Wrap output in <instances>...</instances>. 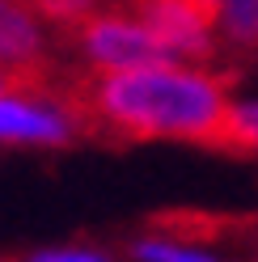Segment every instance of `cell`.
<instances>
[{
	"label": "cell",
	"mask_w": 258,
	"mask_h": 262,
	"mask_svg": "<svg viewBox=\"0 0 258 262\" xmlns=\"http://www.w3.org/2000/svg\"><path fill=\"white\" fill-rule=\"evenodd\" d=\"M136 17L174 63H216V0H136Z\"/></svg>",
	"instance_id": "cell-3"
},
{
	"label": "cell",
	"mask_w": 258,
	"mask_h": 262,
	"mask_svg": "<svg viewBox=\"0 0 258 262\" xmlns=\"http://www.w3.org/2000/svg\"><path fill=\"white\" fill-rule=\"evenodd\" d=\"M5 93H17V80H13L9 72H0V97H5Z\"/></svg>",
	"instance_id": "cell-11"
},
{
	"label": "cell",
	"mask_w": 258,
	"mask_h": 262,
	"mask_svg": "<svg viewBox=\"0 0 258 262\" xmlns=\"http://www.w3.org/2000/svg\"><path fill=\"white\" fill-rule=\"evenodd\" d=\"M165 241H216V237H233L241 228H254V220H233V216H212V211H157L148 220Z\"/></svg>",
	"instance_id": "cell-5"
},
{
	"label": "cell",
	"mask_w": 258,
	"mask_h": 262,
	"mask_svg": "<svg viewBox=\"0 0 258 262\" xmlns=\"http://www.w3.org/2000/svg\"><path fill=\"white\" fill-rule=\"evenodd\" d=\"M0 262H13V258H0Z\"/></svg>",
	"instance_id": "cell-12"
},
{
	"label": "cell",
	"mask_w": 258,
	"mask_h": 262,
	"mask_svg": "<svg viewBox=\"0 0 258 262\" xmlns=\"http://www.w3.org/2000/svg\"><path fill=\"white\" fill-rule=\"evenodd\" d=\"M22 9H30L38 21L55 26L59 34L63 30L80 26L85 17H93V13H106V0H17Z\"/></svg>",
	"instance_id": "cell-8"
},
{
	"label": "cell",
	"mask_w": 258,
	"mask_h": 262,
	"mask_svg": "<svg viewBox=\"0 0 258 262\" xmlns=\"http://www.w3.org/2000/svg\"><path fill=\"white\" fill-rule=\"evenodd\" d=\"M0 72L17 80V93H51L63 76L51 59L42 21L17 0H0Z\"/></svg>",
	"instance_id": "cell-4"
},
{
	"label": "cell",
	"mask_w": 258,
	"mask_h": 262,
	"mask_svg": "<svg viewBox=\"0 0 258 262\" xmlns=\"http://www.w3.org/2000/svg\"><path fill=\"white\" fill-rule=\"evenodd\" d=\"M30 262H106V258L89 250H47V254H34Z\"/></svg>",
	"instance_id": "cell-10"
},
{
	"label": "cell",
	"mask_w": 258,
	"mask_h": 262,
	"mask_svg": "<svg viewBox=\"0 0 258 262\" xmlns=\"http://www.w3.org/2000/svg\"><path fill=\"white\" fill-rule=\"evenodd\" d=\"M216 38L233 51H258V0H216Z\"/></svg>",
	"instance_id": "cell-6"
},
{
	"label": "cell",
	"mask_w": 258,
	"mask_h": 262,
	"mask_svg": "<svg viewBox=\"0 0 258 262\" xmlns=\"http://www.w3.org/2000/svg\"><path fill=\"white\" fill-rule=\"evenodd\" d=\"M136 258L140 262H216V258H207L199 250H190V245H178V241H140L136 245Z\"/></svg>",
	"instance_id": "cell-9"
},
{
	"label": "cell",
	"mask_w": 258,
	"mask_h": 262,
	"mask_svg": "<svg viewBox=\"0 0 258 262\" xmlns=\"http://www.w3.org/2000/svg\"><path fill=\"white\" fill-rule=\"evenodd\" d=\"M63 42L76 47V55L85 59V72H127V68H153V63H174L165 55L144 21L136 13L106 9L93 13L80 26L63 30Z\"/></svg>",
	"instance_id": "cell-2"
},
{
	"label": "cell",
	"mask_w": 258,
	"mask_h": 262,
	"mask_svg": "<svg viewBox=\"0 0 258 262\" xmlns=\"http://www.w3.org/2000/svg\"><path fill=\"white\" fill-rule=\"evenodd\" d=\"M220 152H233V157H258V97H254V102H233V106H229Z\"/></svg>",
	"instance_id": "cell-7"
},
{
	"label": "cell",
	"mask_w": 258,
	"mask_h": 262,
	"mask_svg": "<svg viewBox=\"0 0 258 262\" xmlns=\"http://www.w3.org/2000/svg\"><path fill=\"white\" fill-rule=\"evenodd\" d=\"M55 97L80 127V140L144 144L182 140L220 152L229 119V76L195 63H153L127 72H63Z\"/></svg>",
	"instance_id": "cell-1"
}]
</instances>
